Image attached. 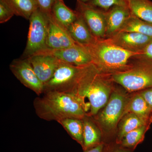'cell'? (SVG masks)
I'll use <instances>...</instances> for the list:
<instances>
[{
    "label": "cell",
    "instance_id": "1",
    "mask_svg": "<svg viewBox=\"0 0 152 152\" xmlns=\"http://www.w3.org/2000/svg\"><path fill=\"white\" fill-rule=\"evenodd\" d=\"M110 75L94 64L83 67L74 96L87 116L94 117L105 106L115 88Z\"/></svg>",
    "mask_w": 152,
    "mask_h": 152
},
{
    "label": "cell",
    "instance_id": "2",
    "mask_svg": "<svg viewBox=\"0 0 152 152\" xmlns=\"http://www.w3.org/2000/svg\"><path fill=\"white\" fill-rule=\"evenodd\" d=\"M34 107L37 115L48 121L68 118L83 119L87 115L75 96L58 92H48L38 96L34 100Z\"/></svg>",
    "mask_w": 152,
    "mask_h": 152
},
{
    "label": "cell",
    "instance_id": "3",
    "mask_svg": "<svg viewBox=\"0 0 152 152\" xmlns=\"http://www.w3.org/2000/svg\"><path fill=\"white\" fill-rule=\"evenodd\" d=\"M82 46L90 55L93 64L101 72L110 75L126 70L132 64L130 63L131 60L140 55L118 46L107 39Z\"/></svg>",
    "mask_w": 152,
    "mask_h": 152
},
{
    "label": "cell",
    "instance_id": "4",
    "mask_svg": "<svg viewBox=\"0 0 152 152\" xmlns=\"http://www.w3.org/2000/svg\"><path fill=\"white\" fill-rule=\"evenodd\" d=\"M124 90L115 88L105 106L93 117L102 130L103 139L104 137H110L116 135L118 124L130 96Z\"/></svg>",
    "mask_w": 152,
    "mask_h": 152
},
{
    "label": "cell",
    "instance_id": "5",
    "mask_svg": "<svg viewBox=\"0 0 152 152\" xmlns=\"http://www.w3.org/2000/svg\"><path fill=\"white\" fill-rule=\"evenodd\" d=\"M126 70L110 75L112 80L127 92L140 91L152 87V61L142 58Z\"/></svg>",
    "mask_w": 152,
    "mask_h": 152
},
{
    "label": "cell",
    "instance_id": "6",
    "mask_svg": "<svg viewBox=\"0 0 152 152\" xmlns=\"http://www.w3.org/2000/svg\"><path fill=\"white\" fill-rule=\"evenodd\" d=\"M27 42L21 58L26 59L47 48L48 17L37 9L30 17Z\"/></svg>",
    "mask_w": 152,
    "mask_h": 152
},
{
    "label": "cell",
    "instance_id": "7",
    "mask_svg": "<svg viewBox=\"0 0 152 152\" xmlns=\"http://www.w3.org/2000/svg\"><path fill=\"white\" fill-rule=\"evenodd\" d=\"M83 67L63 62L44 85L43 94L56 91L74 96Z\"/></svg>",
    "mask_w": 152,
    "mask_h": 152
},
{
    "label": "cell",
    "instance_id": "8",
    "mask_svg": "<svg viewBox=\"0 0 152 152\" xmlns=\"http://www.w3.org/2000/svg\"><path fill=\"white\" fill-rule=\"evenodd\" d=\"M76 11L83 17L91 33L96 39H106L105 11L79 1H77Z\"/></svg>",
    "mask_w": 152,
    "mask_h": 152
},
{
    "label": "cell",
    "instance_id": "9",
    "mask_svg": "<svg viewBox=\"0 0 152 152\" xmlns=\"http://www.w3.org/2000/svg\"><path fill=\"white\" fill-rule=\"evenodd\" d=\"M14 76L25 87L40 96L43 94L44 84L39 79L27 59L14 60L10 65Z\"/></svg>",
    "mask_w": 152,
    "mask_h": 152
},
{
    "label": "cell",
    "instance_id": "10",
    "mask_svg": "<svg viewBox=\"0 0 152 152\" xmlns=\"http://www.w3.org/2000/svg\"><path fill=\"white\" fill-rule=\"evenodd\" d=\"M48 55L57 58L64 62L78 66H84L92 63V60L86 49L77 44L67 48L53 50L46 48L36 54Z\"/></svg>",
    "mask_w": 152,
    "mask_h": 152
},
{
    "label": "cell",
    "instance_id": "11",
    "mask_svg": "<svg viewBox=\"0 0 152 152\" xmlns=\"http://www.w3.org/2000/svg\"><path fill=\"white\" fill-rule=\"evenodd\" d=\"M48 19L47 48L58 50L67 48L77 45L67 30L61 26L53 17Z\"/></svg>",
    "mask_w": 152,
    "mask_h": 152
},
{
    "label": "cell",
    "instance_id": "12",
    "mask_svg": "<svg viewBox=\"0 0 152 152\" xmlns=\"http://www.w3.org/2000/svg\"><path fill=\"white\" fill-rule=\"evenodd\" d=\"M26 59L44 86L51 78L55 71L63 62L53 56L42 54L34 55Z\"/></svg>",
    "mask_w": 152,
    "mask_h": 152
},
{
    "label": "cell",
    "instance_id": "13",
    "mask_svg": "<svg viewBox=\"0 0 152 152\" xmlns=\"http://www.w3.org/2000/svg\"><path fill=\"white\" fill-rule=\"evenodd\" d=\"M107 39L125 50L140 54L147 44L152 40V38L148 36L126 32H119Z\"/></svg>",
    "mask_w": 152,
    "mask_h": 152
},
{
    "label": "cell",
    "instance_id": "14",
    "mask_svg": "<svg viewBox=\"0 0 152 152\" xmlns=\"http://www.w3.org/2000/svg\"><path fill=\"white\" fill-rule=\"evenodd\" d=\"M106 21V39L119 32L127 19L131 15L126 6H115L105 12Z\"/></svg>",
    "mask_w": 152,
    "mask_h": 152
},
{
    "label": "cell",
    "instance_id": "15",
    "mask_svg": "<svg viewBox=\"0 0 152 152\" xmlns=\"http://www.w3.org/2000/svg\"><path fill=\"white\" fill-rule=\"evenodd\" d=\"M84 130L83 135V151L91 148L103 142L102 130L93 117L86 116L83 119Z\"/></svg>",
    "mask_w": 152,
    "mask_h": 152
},
{
    "label": "cell",
    "instance_id": "16",
    "mask_svg": "<svg viewBox=\"0 0 152 152\" xmlns=\"http://www.w3.org/2000/svg\"><path fill=\"white\" fill-rule=\"evenodd\" d=\"M77 16L75 20L67 29L71 37L77 44L81 45H87L94 42L97 39L91 33L82 16L77 12Z\"/></svg>",
    "mask_w": 152,
    "mask_h": 152
},
{
    "label": "cell",
    "instance_id": "17",
    "mask_svg": "<svg viewBox=\"0 0 152 152\" xmlns=\"http://www.w3.org/2000/svg\"><path fill=\"white\" fill-rule=\"evenodd\" d=\"M151 119H146L133 113L125 114L118 124L115 142L120 144L127 134L144 125L151 124Z\"/></svg>",
    "mask_w": 152,
    "mask_h": 152
},
{
    "label": "cell",
    "instance_id": "18",
    "mask_svg": "<svg viewBox=\"0 0 152 152\" xmlns=\"http://www.w3.org/2000/svg\"><path fill=\"white\" fill-rule=\"evenodd\" d=\"M133 113L146 119H152V109L144 99L139 92L130 96L123 116L128 113Z\"/></svg>",
    "mask_w": 152,
    "mask_h": 152
},
{
    "label": "cell",
    "instance_id": "19",
    "mask_svg": "<svg viewBox=\"0 0 152 152\" xmlns=\"http://www.w3.org/2000/svg\"><path fill=\"white\" fill-rule=\"evenodd\" d=\"M52 14L57 21L66 29L77 16L76 11L72 10L67 7L63 0L55 1L52 8Z\"/></svg>",
    "mask_w": 152,
    "mask_h": 152
},
{
    "label": "cell",
    "instance_id": "20",
    "mask_svg": "<svg viewBox=\"0 0 152 152\" xmlns=\"http://www.w3.org/2000/svg\"><path fill=\"white\" fill-rule=\"evenodd\" d=\"M131 15L152 24V2L150 0H124Z\"/></svg>",
    "mask_w": 152,
    "mask_h": 152
},
{
    "label": "cell",
    "instance_id": "21",
    "mask_svg": "<svg viewBox=\"0 0 152 152\" xmlns=\"http://www.w3.org/2000/svg\"><path fill=\"white\" fill-rule=\"evenodd\" d=\"M119 32L138 33L152 38V24L131 15Z\"/></svg>",
    "mask_w": 152,
    "mask_h": 152
},
{
    "label": "cell",
    "instance_id": "22",
    "mask_svg": "<svg viewBox=\"0 0 152 152\" xmlns=\"http://www.w3.org/2000/svg\"><path fill=\"white\" fill-rule=\"evenodd\" d=\"M77 142L83 145L84 125L83 119L73 118L63 119L57 122Z\"/></svg>",
    "mask_w": 152,
    "mask_h": 152
},
{
    "label": "cell",
    "instance_id": "23",
    "mask_svg": "<svg viewBox=\"0 0 152 152\" xmlns=\"http://www.w3.org/2000/svg\"><path fill=\"white\" fill-rule=\"evenodd\" d=\"M15 15L29 20L33 13L38 8L34 0H4Z\"/></svg>",
    "mask_w": 152,
    "mask_h": 152
},
{
    "label": "cell",
    "instance_id": "24",
    "mask_svg": "<svg viewBox=\"0 0 152 152\" xmlns=\"http://www.w3.org/2000/svg\"><path fill=\"white\" fill-rule=\"evenodd\" d=\"M151 125H144L128 133L124 137L120 144L124 148L134 151L138 145L143 141L145 135Z\"/></svg>",
    "mask_w": 152,
    "mask_h": 152
},
{
    "label": "cell",
    "instance_id": "25",
    "mask_svg": "<svg viewBox=\"0 0 152 152\" xmlns=\"http://www.w3.org/2000/svg\"><path fill=\"white\" fill-rule=\"evenodd\" d=\"M87 3L105 12L114 6H126L124 0H88Z\"/></svg>",
    "mask_w": 152,
    "mask_h": 152
},
{
    "label": "cell",
    "instance_id": "26",
    "mask_svg": "<svg viewBox=\"0 0 152 152\" xmlns=\"http://www.w3.org/2000/svg\"><path fill=\"white\" fill-rule=\"evenodd\" d=\"M15 15L13 11L4 0H0V23L8 21Z\"/></svg>",
    "mask_w": 152,
    "mask_h": 152
},
{
    "label": "cell",
    "instance_id": "27",
    "mask_svg": "<svg viewBox=\"0 0 152 152\" xmlns=\"http://www.w3.org/2000/svg\"><path fill=\"white\" fill-rule=\"evenodd\" d=\"M56 0H35L38 8L47 17L52 15V8Z\"/></svg>",
    "mask_w": 152,
    "mask_h": 152
},
{
    "label": "cell",
    "instance_id": "28",
    "mask_svg": "<svg viewBox=\"0 0 152 152\" xmlns=\"http://www.w3.org/2000/svg\"><path fill=\"white\" fill-rule=\"evenodd\" d=\"M134 151L124 148L115 141L106 143L105 152H133Z\"/></svg>",
    "mask_w": 152,
    "mask_h": 152
},
{
    "label": "cell",
    "instance_id": "29",
    "mask_svg": "<svg viewBox=\"0 0 152 152\" xmlns=\"http://www.w3.org/2000/svg\"><path fill=\"white\" fill-rule=\"evenodd\" d=\"M137 58H142L152 61V40L147 44Z\"/></svg>",
    "mask_w": 152,
    "mask_h": 152
},
{
    "label": "cell",
    "instance_id": "30",
    "mask_svg": "<svg viewBox=\"0 0 152 152\" xmlns=\"http://www.w3.org/2000/svg\"><path fill=\"white\" fill-rule=\"evenodd\" d=\"M138 92L152 109V87Z\"/></svg>",
    "mask_w": 152,
    "mask_h": 152
},
{
    "label": "cell",
    "instance_id": "31",
    "mask_svg": "<svg viewBox=\"0 0 152 152\" xmlns=\"http://www.w3.org/2000/svg\"><path fill=\"white\" fill-rule=\"evenodd\" d=\"M105 146L106 143L103 142L96 146L83 151V152H105Z\"/></svg>",
    "mask_w": 152,
    "mask_h": 152
},
{
    "label": "cell",
    "instance_id": "32",
    "mask_svg": "<svg viewBox=\"0 0 152 152\" xmlns=\"http://www.w3.org/2000/svg\"><path fill=\"white\" fill-rule=\"evenodd\" d=\"M77 1H80L82 2L87 3L88 0H77Z\"/></svg>",
    "mask_w": 152,
    "mask_h": 152
},
{
    "label": "cell",
    "instance_id": "33",
    "mask_svg": "<svg viewBox=\"0 0 152 152\" xmlns=\"http://www.w3.org/2000/svg\"><path fill=\"white\" fill-rule=\"evenodd\" d=\"M34 1H35V0H34Z\"/></svg>",
    "mask_w": 152,
    "mask_h": 152
}]
</instances>
